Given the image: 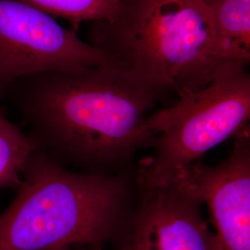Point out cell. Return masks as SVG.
Segmentation results:
<instances>
[{
  "label": "cell",
  "instance_id": "6da1fadb",
  "mask_svg": "<svg viewBox=\"0 0 250 250\" xmlns=\"http://www.w3.org/2000/svg\"><path fill=\"white\" fill-rule=\"evenodd\" d=\"M164 95L116 62L26 76L5 98L54 161L83 172L118 174L149 146L147 113Z\"/></svg>",
  "mask_w": 250,
  "mask_h": 250
},
{
  "label": "cell",
  "instance_id": "7a4b0ae2",
  "mask_svg": "<svg viewBox=\"0 0 250 250\" xmlns=\"http://www.w3.org/2000/svg\"><path fill=\"white\" fill-rule=\"evenodd\" d=\"M135 184V176L125 172L68 170L38 148L16 197L0 215V250L114 244L134 206Z\"/></svg>",
  "mask_w": 250,
  "mask_h": 250
},
{
  "label": "cell",
  "instance_id": "3957f363",
  "mask_svg": "<svg viewBox=\"0 0 250 250\" xmlns=\"http://www.w3.org/2000/svg\"><path fill=\"white\" fill-rule=\"evenodd\" d=\"M124 1L112 22L94 23L92 44L153 87L181 97L234 65L218 49L208 0Z\"/></svg>",
  "mask_w": 250,
  "mask_h": 250
},
{
  "label": "cell",
  "instance_id": "277c9868",
  "mask_svg": "<svg viewBox=\"0 0 250 250\" xmlns=\"http://www.w3.org/2000/svg\"><path fill=\"white\" fill-rule=\"evenodd\" d=\"M246 65L225 68L201 89L179 97L146 119L151 157L135 171L137 188L167 183L177 170L250 126V75Z\"/></svg>",
  "mask_w": 250,
  "mask_h": 250
},
{
  "label": "cell",
  "instance_id": "5b68a950",
  "mask_svg": "<svg viewBox=\"0 0 250 250\" xmlns=\"http://www.w3.org/2000/svg\"><path fill=\"white\" fill-rule=\"evenodd\" d=\"M119 62L21 0H0V99L21 78Z\"/></svg>",
  "mask_w": 250,
  "mask_h": 250
},
{
  "label": "cell",
  "instance_id": "8992f818",
  "mask_svg": "<svg viewBox=\"0 0 250 250\" xmlns=\"http://www.w3.org/2000/svg\"><path fill=\"white\" fill-rule=\"evenodd\" d=\"M233 140L224 161L210 166L194 162L177 170L165 184L208 206L223 250H250V126Z\"/></svg>",
  "mask_w": 250,
  "mask_h": 250
},
{
  "label": "cell",
  "instance_id": "52a82bcc",
  "mask_svg": "<svg viewBox=\"0 0 250 250\" xmlns=\"http://www.w3.org/2000/svg\"><path fill=\"white\" fill-rule=\"evenodd\" d=\"M118 250H223L196 197L171 184L137 188Z\"/></svg>",
  "mask_w": 250,
  "mask_h": 250
},
{
  "label": "cell",
  "instance_id": "ba28073f",
  "mask_svg": "<svg viewBox=\"0 0 250 250\" xmlns=\"http://www.w3.org/2000/svg\"><path fill=\"white\" fill-rule=\"evenodd\" d=\"M220 53L233 64L250 62V0H208Z\"/></svg>",
  "mask_w": 250,
  "mask_h": 250
},
{
  "label": "cell",
  "instance_id": "9c48e42d",
  "mask_svg": "<svg viewBox=\"0 0 250 250\" xmlns=\"http://www.w3.org/2000/svg\"><path fill=\"white\" fill-rule=\"evenodd\" d=\"M39 146L0 113V189H18L27 162Z\"/></svg>",
  "mask_w": 250,
  "mask_h": 250
},
{
  "label": "cell",
  "instance_id": "30bf717a",
  "mask_svg": "<svg viewBox=\"0 0 250 250\" xmlns=\"http://www.w3.org/2000/svg\"><path fill=\"white\" fill-rule=\"evenodd\" d=\"M54 18L69 21L73 29L83 22H112L124 9V0H21Z\"/></svg>",
  "mask_w": 250,
  "mask_h": 250
},
{
  "label": "cell",
  "instance_id": "8fae6325",
  "mask_svg": "<svg viewBox=\"0 0 250 250\" xmlns=\"http://www.w3.org/2000/svg\"><path fill=\"white\" fill-rule=\"evenodd\" d=\"M50 250H72V247H71V246H64V247H60V248H56V249ZM77 250H91V247L79 246Z\"/></svg>",
  "mask_w": 250,
  "mask_h": 250
},
{
  "label": "cell",
  "instance_id": "7c38bea8",
  "mask_svg": "<svg viewBox=\"0 0 250 250\" xmlns=\"http://www.w3.org/2000/svg\"><path fill=\"white\" fill-rule=\"evenodd\" d=\"M103 248H99V247H91V250H102Z\"/></svg>",
  "mask_w": 250,
  "mask_h": 250
}]
</instances>
